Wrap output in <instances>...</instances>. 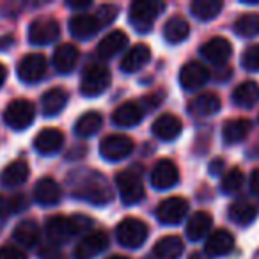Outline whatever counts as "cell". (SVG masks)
I'll return each mask as SVG.
<instances>
[{
	"mask_svg": "<svg viewBox=\"0 0 259 259\" xmlns=\"http://www.w3.org/2000/svg\"><path fill=\"white\" fill-rule=\"evenodd\" d=\"M75 178V181H71V192L75 197L87 201L94 206H105L108 202H112L114 194L112 188L108 185L107 178L101 176L96 170H83V172L73 174L71 180Z\"/></svg>",
	"mask_w": 259,
	"mask_h": 259,
	"instance_id": "obj_1",
	"label": "cell"
},
{
	"mask_svg": "<svg viewBox=\"0 0 259 259\" xmlns=\"http://www.w3.org/2000/svg\"><path fill=\"white\" fill-rule=\"evenodd\" d=\"M93 226V220L87 219L83 215L76 217H52L47 222V236L52 241V245L57 243H66L71 238L82 234L83 231H87Z\"/></svg>",
	"mask_w": 259,
	"mask_h": 259,
	"instance_id": "obj_2",
	"label": "cell"
},
{
	"mask_svg": "<svg viewBox=\"0 0 259 259\" xmlns=\"http://www.w3.org/2000/svg\"><path fill=\"white\" fill-rule=\"evenodd\" d=\"M119 195L126 206H134L142 201L144 197V183H142V174L137 169H124L115 176Z\"/></svg>",
	"mask_w": 259,
	"mask_h": 259,
	"instance_id": "obj_3",
	"label": "cell"
},
{
	"mask_svg": "<svg viewBox=\"0 0 259 259\" xmlns=\"http://www.w3.org/2000/svg\"><path fill=\"white\" fill-rule=\"evenodd\" d=\"M110 69L101 64H91L85 68L82 80H80V93L87 98H96L110 87Z\"/></svg>",
	"mask_w": 259,
	"mask_h": 259,
	"instance_id": "obj_4",
	"label": "cell"
},
{
	"mask_svg": "<svg viewBox=\"0 0 259 259\" xmlns=\"http://www.w3.org/2000/svg\"><path fill=\"white\" fill-rule=\"evenodd\" d=\"M115 236L117 241L126 248H139L144 245V241L149 236V229L146 226V222H142L141 219H128L121 220L115 227Z\"/></svg>",
	"mask_w": 259,
	"mask_h": 259,
	"instance_id": "obj_5",
	"label": "cell"
},
{
	"mask_svg": "<svg viewBox=\"0 0 259 259\" xmlns=\"http://www.w3.org/2000/svg\"><path fill=\"white\" fill-rule=\"evenodd\" d=\"M163 9V4L153 2V0H137L130 6L128 20L134 25V29L141 34H146L151 30L158 13Z\"/></svg>",
	"mask_w": 259,
	"mask_h": 259,
	"instance_id": "obj_6",
	"label": "cell"
},
{
	"mask_svg": "<svg viewBox=\"0 0 259 259\" xmlns=\"http://www.w3.org/2000/svg\"><path fill=\"white\" fill-rule=\"evenodd\" d=\"M36 119V107L29 100H13L4 110V122L11 130H27Z\"/></svg>",
	"mask_w": 259,
	"mask_h": 259,
	"instance_id": "obj_7",
	"label": "cell"
},
{
	"mask_svg": "<svg viewBox=\"0 0 259 259\" xmlns=\"http://www.w3.org/2000/svg\"><path fill=\"white\" fill-rule=\"evenodd\" d=\"M61 36V27L55 18L50 16H41L34 20L29 27V43L36 47H45V45L55 43Z\"/></svg>",
	"mask_w": 259,
	"mask_h": 259,
	"instance_id": "obj_8",
	"label": "cell"
},
{
	"mask_svg": "<svg viewBox=\"0 0 259 259\" xmlns=\"http://www.w3.org/2000/svg\"><path fill=\"white\" fill-rule=\"evenodd\" d=\"M47 68H48V62L43 54H27L18 62L16 73H18V78L23 83H37L45 78Z\"/></svg>",
	"mask_w": 259,
	"mask_h": 259,
	"instance_id": "obj_9",
	"label": "cell"
},
{
	"mask_svg": "<svg viewBox=\"0 0 259 259\" xmlns=\"http://www.w3.org/2000/svg\"><path fill=\"white\" fill-rule=\"evenodd\" d=\"M134 141L126 135H107L100 142V153L108 162H119L124 160L130 153L134 151Z\"/></svg>",
	"mask_w": 259,
	"mask_h": 259,
	"instance_id": "obj_10",
	"label": "cell"
},
{
	"mask_svg": "<svg viewBox=\"0 0 259 259\" xmlns=\"http://www.w3.org/2000/svg\"><path fill=\"white\" fill-rule=\"evenodd\" d=\"M188 213V202L183 197H167L156 208V219L163 226L180 224Z\"/></svg>",
	"mask_w": 259,
	"mask_h": 259,
	"instance_id": "obj_11",
	"label": "cell"
},
{
	"mask_svg": "<svg viewBox=\"0 0 259 259\" xmlns=\"http://www.w3.org/2000/svg\"><path fill=\"white\" fill-rule=\"evenodd\" d=\"M149 181H151L155 190H169V188L176 187L180 181V170L172 160L163 158L153 167Z\"/></svg>",
	"mask_w": 259,
	"mask_h": 259,
	"instance_id": "obj_12",
	"label": "cell"
},
{
	"mask_svg": "<svg viewBox=\"0 0 259 259\" xmlns=\"http://www.w3.org/2000/svg\"><path fill=\"white\" fill-rule=\"evenodd\" d=\"M108 247V236L103 231H93V233L85 234L78 245L75 247V259H94L98 254Z\"/></svg>",
	"mask_w": 259,
	"mask_h": 259,
	"instance_id": "obj_13",
	"label": "cell"
},
{
	"mask_svg": "<svg viewBox=\"0 0 259 259\" xmlns=\"http://www.w3.org/2000/svg\"><path fill=\"white\" fill-rule=\"evenodd\" d=\"M209 80V69L197 61L187 62L180 71V83L185 91H195Z\"/></svg>",
	"mask_w": 259,
	"mask_h": 259,
	"instance_id": "obj_14",
	"label": "cell"
},
{
	"mask_svg": "<svg viewBox=\"0 0 259 259\" xmlns=\"http://www.w3.org/2000/svg\"><path fill=\"white\" fill-rule=\"evenodd\" d=\"M62 144H64V134L57 128H45L34 139V149L39 155L50 156L61 151Z\"/></svg>",
	"mask_w": 259,
	"mask_h": 259,
	"instance_id": "obj_15",
	"label": "cell"
},
{
	"mask_svg": "<svg viewBox=\"0 0 259 259\" xmlns=\"http://www.w3.org/2000/svg\"><path fill=\"white\" fill-rule=\"evenodd\" d=\"M69 34L76 39H91L93 36H96L98 30L101 29L100 22H98L96 15H87V13H80V15L71 16L68 23Z\"/></svg>",
	"mask_w": 259,
	"mask_h": 259,
	"instance_id": "obj_16",
	"label": "cell"
},
{
	"mask_svg": "<svg viewBox=\"0 0 259 259\" xmlns=\"http://www.w3.org/2000/svg\"><path fill=\"white\" fill-rule=\"evenodd\" d=\"M199 52L206 61L213 62L217 66H222L229 61L231 54H233V47L226 37H211L208 43H204L199 48Z\"/></svg>",
	"mask_w": 259,
	"mask_h": 259,
	"instance_id": "obj_17",
	"label": "cell"
},
{
	"mask_svg": "<svg viewBox=\"0 0 259 259\" xmlns=\"http://www.w3.org/2000/svg\"><path fill=\"white\" fill-rule=\"evenodd\" d=\"M149 61H151V50H149V47L144 43H139L126 52L124 57L119 62V68H121L122 73L130 75V73H135L139 69H142Z\"/></svg>",
	"mask_w": 259,
	"mask_h": 259,
	"instance_id": "obj_18",
	"label": "cell"
},
{
	"mask_svg": "<svg viewBox=\"0 0 259 259\" xmlns=\"http://www.w3.org/2000/svg\"><path fill=\"white\" fill-rule=\"evenodd\" d=\"M144 119V108L135 101H126L119 105L112 114V122L119 128H134Z\"/></svg>",
	"mask_w": 259,
	"mask_h": 259,
	"instance_id": "obj_19",
	"label": "cell"
},
{
	"mask_svg": "<svg viewBox=\"0 0 259 259\" xmlns=\"http://www.w3.org/2000/svg\"><path fill=\"white\" fill-rule=\"evenodd\" d=\"M62 199V190L54 178H41L34 187V201L41 206H55Z\"/></svg>",
	"mask_w": 259,
	"mask_h": 259,
	"instance_id": "obj_20",
	"label": "cell"
},
{
	"mask_svg": "<svg viewBox=\"0 0 259 259\" xmlns=\"http://www.w3.org/2000/svg\"><path fill=\"white\" fill-rule=\"evenodd\" d=\"M234 248V236L227 229H217L208 236L204 252L209 257H222Z\"/></svg>",
	"mask_w": 259,
	"mask_h": 259,
	"instance_id": "obj_21",
	"label": "cell"
},
{
	"mask_svg": "<svg viewBox=\"0 0 259 259\" xmlns=\"http://www.w3.org/2000/svg\"><path fill=\"white\" fill-rule=\"evenodd\" d=\"M153 135L160 141H174L180 137L181 130H183V122L178 115L174 114H162L151 126Z\"/></svg>",
	"mask_w": 259,
	"mask_h": 259,
	"instance_id": "obj_22",
	"label": "cell"
},
{
	"mask_svg": "<svg viewBox=\"0 0 259 259\" xmlns=\"http://www.w3.org/2000/svg\"><path fill=\"white\" fill-rule=\"evenodd\" d=\"M78 57H80V52H78V48H76L75 45L62 43V45H59V47L55 48L52 62H54V68L57 69L59 73H62V75H68V73H71L73 69L76 68Z\"/></svg>",
	"mask_w": 259,
	"mask_h": 259,
	"instance_id": "obj_23",
	"label": "cell"
},
{
	"mask_svg": "<svg viewBox=\"0 0 259 259\" xmlns=\"http://www.w3.org/2000/svg\"><path fill=\"white\" fill-rule=\"evenodd\" d=\"M29 163L25 160H15L0 174V185L4 188H16L29 180Z\"/></svg>",
	"mask_w": 259,
	"mask_h": 259,
	"instance_id": "obj_24",
	"label": "cell"
},
{
	"mask_svg": "<svg viewBox=\"0 0 259 259\" xmlns=\"http://www.w3.org/2000/svg\"><path fill=\"white\" fill-rule=\"evenodd\" d=\"M126 45H128V36H126V32H122V30H112L110 34H107V36L98 43L96 54L100 55L101 59H107L108 61V59H114Z\"/></svg>",
	"mask_w": 259,
	"mask_h": 259,
	"instance_id": "obj_25",
	"label": "cell"
},
{
	"mask_svg": "<svg viewBox=\"0 0 259 259\" xmlns=\"http://www.w3.org/2000/svg\"><path fill=\"white\" fill-rule=\"evenodd\" d=\"M41 238V229L36 220H22L13 231V240L25 248H34Z\"/></svg>",
	"mask_w": 259,
	"mask_h": 259,
	"instance_id": "obj_26",
	"label": "cell"
},
{
	"mask_svg": "<svg viewBox=\"0 0 259 259\" xmlns=\"http://www.w3.org/2000/svg\"><path fill=\"white\" fill-rule=\"evenodd\" d=\"M68 93L62 87H54L48 89L41 98V110L47 117H54L59 112L64 110L66 103H68Z\"/></svg>",
	"mask_w": 259,
	"mask_h": 259,
	"instance_id": "obj_27",
	"label": "cell"
},
{
	"mask_svg": "<svg viewBox=\"0 0 259 259\" xmlns=\"http://www.w3.org/2000/svg\"><path fill=\"white\" fill-rule=\"evenodd\" d=\"M250 121L248 119H229V121L224 122L222 128V139L226 144H238L243 139H247V135L250 134Z\"/></svg>",
	"mask_w": 259,
	"mask_h": 259,
	"instance_id": "obj_28",
	"label": "cell"
},
{
	"mask_svg": "<svg viewBox=\"0 0 259 259\" xmlns=\"http://www.w3.org/2000/svg\"><path fill=\"white\" fill-rule=\"evenodd\" d=\"M222 107V101H220V96L215 93H202L199 96H195L194 100L188 105V110L195 115H213L220 110Z\"/></svg>",
	"mask_w": 259,
	"mask_h": 259,
	"instance_id": "obj_29",
	"label": "cell"
},
{
	"mask_svg": "<svg viewBox=\"0 0 259 259\" xmlns=\"http://www.w3.org/2000/svg\"><path fill=\"white\" fill-rule=\"evenodd\" d=\"M213 226V217L208 211H195L187 224V236L190 241H201Z\"/></svg>",
	"mask_w": 259,
	"mask_h": 259,
	"instance_id": "obj_30",
	"label": "cell"
},
{
	"mask_svg": "<svg viewBox=\"0 0 259 259\" xmlns=\"http://www.w3.org/2000/svg\"><path fill=\"white\" fill-rule=\"evenodd\" d=\"M185 252V243L178 236H163L153 247V254L158 259H180Z\"/></svg>",
	"mask_w": 259,
	"mask_h": 259,
	"instance_id": "obj_31",
	"label": "cell"
},
{
	"mask_svg": "<svg viewBox=\"0 0 259 259\" xmlns=\"http://www.w3.org/2000/svg\"><path fill=\"white\" fill-rule=\"evenodd\" d=\"M259 101V85L252 80L241 82L233 91V103L240 108H250Z\"/></svg>",
	"mask_w": 259,
	"mask_h": 259,
	"instance_id": "obj_32",
	"label": "cell"
},
{
	"mask_svg": "<svg viewBox=\"0 0 259 259\" xmlns=\"http://www.w3.org/2000/svg\"><path fill=\"white\" fill-rule=\"evenodd\" d=\"M188 34H190V25L181 16H172L163 25V37L170 45H178L181 41H185L188 37Z\"/></svg>",
	"mask_w": 259,
	"mask_h": 259,
	"instance_id": "obj_33",
	"label": "cell"
},
{
	"mask_svg": "<svg viewBox=\"0 0 259 259\" xmlns=\"http://www.w3.org/2000/svg\"><path fill=\"white\" fill-rule=\"evenodd\" d=\"M103 126V117L101 114H98L96 110L85 112L78 117V121L75 122V134L78 137H93L100 132V128Z\"/></svg>",
	"mask_w": 259,
	"mask_h": 259,
	"instance_id": "obj_34",
	"label": "cell"
},
{
	"mask_svg": "<svg viewBox=\"0 0 259 259\" xmlns=\"http://www.w3.org/2000/svg\"><path fill=\"white\" fill-rule=\"evenodd\" d=\"M222 8V0H194L190 6V11L201 22H209V20H215L219 16Z\"/></svg>",
	"mask_w": 259,
	"mask_h": 259,
	"instance_id": "obj_35",
	"label": "cell"
},
{
	"mask_svg": "<svg viewBox=\"0 0 259 259\" xmlns=\"http://www.w3.org/2000/svg\"><path fill=\"white\" fill-rule=\"evenodd\" d=\"M255 217H257V209L247 201H236L229 208V219L238 226H248L254 222Z\"/></svg>",
	"mask_w": 259,
	"mask_h": 259,
	"instance_id": "obj_36",
	"label": "cell"
},
{
	"mask_svg": "<svg viewBox=\"0 0 259 259\" xmlns=\"http://www.w3.org/2000/svg\"><path fill=\"white\" fill-rule=\"evenodd\" d=\"M233 29L241 37L259 36V15L257 13H245V15L238 16Z\"/></svg>",
	"mask_w": 259,
	"mask_h": 259,
	"instance_id": "obj_37",
	"label": "cell"
},
{
	"mask_svg": "<svg viewBox=\"0 0 259 259\" xmlns=\"http://www.w3.org/2000/svg\"><path fill=\"white\" fill-rule=\"evenodd\" d=\"M243 181H245L243 172H241L240 169H236V167H234V169L227 170V172L222 176L220 190H222L224 194L231 195V194H234V192H238L241 187H243Z\"/></svg>",
	"mask_w": 259,
	"mask_h": 259,
	"instance_id": "obj_38",
	"label": "cell"
},
{
	"mask_svg": "<svg viewBox=\"0 0 259 259\" xmlns=\"http://www.w3.org/2000/svg\"><path fill=\"white\" fill-rule=\"evenodd\" d=\"M241 68L247 71H259V43L248 47L241 55Z\"/></svg>",
	"mask_w": 259,
	"mask_h": 259,
	"instance_id": "obj_39",
	"label": "cell"
},
{
	"mask_svg": "<svg viewBox=\"0 0 259 259\" xmlns=\"http://www.w3.org/2000/svg\"><path fill=\"white\" fill-rule=\"evenodd\" d=\"M117 15H119V9L115 8L114 4H103V6H100V9H98L96 18L101 27H107L117 18Z\"/></svg>",
	"mask_w": 259,
	"mask_h": 259,
	"instance_id": "obj_40",
	"label": "cell"
},
{
	"mask_svg": "<svg viewBox=\"0 0 259 259\" xmlns=\"http://www.w3.org/2000/svg\"><path fill=\"white\" fill-rule=\"evenodd\" d=\"M0 259H27V255L25 252L13 245H4V247H0Z\"/></svg>",
	"mask_w": 259,
	"mask_h": 259,
	"instance_id": "obj_41",
	"label": "cell"
},
{
	"mask_svg": "<svg viewBox=\"0 0 259 259\" xmlns=\"http://www.w3.org/2000/svg\"><path fill=\"white\" fill-rule=\"evenodd\" d=\"M11 215H15L11 197L8 199V197H2V195H0V224H4Z\"/></svg>",
	"mask_w": 259,
	"mask_h": 259,
	"instance_id": "obj_42",
	"label": "cell"
},
{
	"mask_svg": "<svg viewBox=\"0 0 259 259\" xmlns=\"http://www.w3.org/2000/svg\"><path fill=\"white\" fill-rule=\"evenodd\" d=\"M41 259H61V252L55 248V245H47L39 250Z\"/></svg>",
	"mask_w": 259,
	"mask_h": 259,
	"instance_id": "obj_43",
	"label": "cell"
},
{
	"mask_svg": "<svg viewBox=\"0 0 259 259\" xmlns=\"http://www.w3.org/2000/svg\"><path fill=\"white\" fill-rule=\"evenodd\" d=\"M209 174L211 176H220V174L224 172V169H226V162H224L222 158H215L211 163H209Z\"/></svg>",
	"mask_w": 259,
	"mask_h": 259,
	"instance_id": "obj_44",
	"label": "cell"
},
{
	"mask_svg": "<svg viewBox=\"0 0 259 259\" xmlns=\"http://www.w3.org/2000/svg\"><path fill=\"white\" fill-rule=\"evenodd\" d=\"M248 187H250L252 195H255L259 199V169L252 170L250 180H248Z\"/></svg>",
	"mask_w": 259,
	"mask_h": 259,
	"instance_id": "obj_45",
	"label": "cell"
},
{
	"mask_svg": "<svg viewBox=\"0 0 259 259\" xmlns=\"http://www.w3.org/2000/svg\"><path fill=\"white\" fill-rule=\"evenodd\" d=\"M91 4L93 2H89V0H85V2H68V8L69 9H75V11H82V9H87V8H91Z\"/></svg>",
	"mask_w": 259,
	"mask_h": 259,
	"instance_id": "obj_46",
	"label": "cell"
},
{
	"mask_svg": "<svg viewBox=\"0 0 259 259\" xmlns=\"http://www.w3.org/2000/svg\"><path fill=\"white\" fill-rule=\"evenodd\" d=\"M13 43H15V39H13L11 36L0 37V50H8V48L13 47Z\"/></svg>",
	"mask_w": 259,
	"mask_h": 259,
	"instance_id": "obj_47",
	"label": "cell"
},
{
	"mask_svg": "<svg viewBox=\"0 0 259 259\" xmlns=\"http://www.w3.org/2000/svg\"><path fill=\"white\" fill-rule=\"evenodd\" d=\"M6 78H8V68H6L4 64H0V89H2V85H4Z\"/></svg>",
	"mask_w": 259,
	"mask_h": 259,
	"instance_id": "obj_48",
	"label": "cell"
},
{
	"mask_svg": "<svg viewBox=\"0 0 259 259\" xmlns=\"http://www.w3.org/2000/svg\"><path fill=\"white\" fill-rule=\"evenodd\" d=\"M107 259H128V257H124V255H110V257H107Z\"/></svg>",
	"mask_w": 259,
	"mask_h": 259,
	"instance_id": "obj_49",
	"label": "cell"
}]
</instances>
